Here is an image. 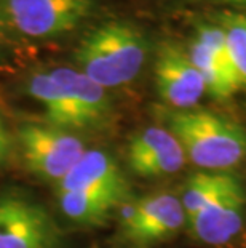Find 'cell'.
<instances>
[{"label":"cell","mask_w":246,"mask_h":248,"mask_svg":"<svg viewBox=\"0 0 246 248\" xmlns=\"http://www.w3.org/2000/svg\"><path fill=\"white\" fill-rule=\"evenodd\" d=\"M147 56V42L136 26L109 21L91 29L78 44V71L104 90L133 82Z\"/></svg>","instance_id":"obj_1"},{"label":"cell","mask_w":246,"mask_h":248,"mask_svg":"<svg viewBox=\"0 0 246 248\" xmlns=\"http://www.w3.org/2000/svg\"><path fill=\"white\" fill-rule=\"evenodd\" d=\"M166 120L187 160L202 170H230L246 159V128L221 114L203 109L171 110Z\"/></svg>","instance_id":"obj_2"},{"label":"cell","mask_w":246,"mask_h":248,"mask_svg":"<svg viewBox=\"0 0 246 248\" xmlns=\"http://www.w3.org/2000/svg\"><path fill=\"white\" fill-rule=\"evenodd\" d=\"M18 142L29 171L56 186L87 151L85 142L74 131L48 124L23 125L18 130Z\"/></svg>","instance_id":"obj_3"},{"label":"cell","mask_w":246,"mask_h":248,"mask_svg":"<svg viewBox=\"0 0 246 248\" xmlns=\"http://www.w3.org/2000/svg\"><path fill=\"white\" fill-rule=\"evenodd\" d=\"M0 248H64V234L37 200L0 192Z\"/></svg>","instance_id":"obj_4"},{"label":"cell","mask_w":246,"mask_h":248,"mask_svg":"<svg viewBox=\"0 0 246 248\" xmlns=\"http://www.w3.org/2000/svg\"><path fill=\"white\" fill-rule=\"evenodd\" d=\"M96 0H7L5 10L21 34L53 39L75 31L91 16Z\"/></svg>","instance_id":"obj_5"},{"label":"cell","mask_w":246,"mask_h":248,"mask_svg":"<svg viewBox=\"0 0 246 248\" xmlns=\"http://www.w3.org/2000/svg\"><path fill=\"white\" fill-rule=\"evenodd\" d=\"M122 232L138 245H150L174 237L187 224L186 212L177 195L157 192L122 205Z\"/></svg>","instance_id":"obj_6"},{"label":"cell","mask_w":246,"mask_h":248,"mask_svg":"<svg viewBox=\"0 0 246 248\" xmlns=\"http://www.w3.org/2000/svg\"><path fill=\"white\" fill-rule=\"evenodd\" d=\"M187 55L200 72L209 96L224 101L242 88L221 24H198Z\"/></svg>","instance_id":"obj_7"},{"label":"cell","mask_w":246,"mask_h":248,"mask_svg":"<svg viewBox=\"0 0 246 248\" xmlns=\"http://www.w3.org/2000/svg\"><path fill=\"white\" fill-rule=\"evenodd\" d=\"M155 87L161 101L174 110L195 109L206 94L205 82L187 50L174 42H163L155 61Z\"/></svg>","instance_id":"obj_8"},{"label":"cell","mask_w":246,"mask_h":248,"mask_svg":"<svg viewBox=\"0 0 246 248\" xmlns=\"http://www.w3.org/2000/svg\"><path fill=\"white\" fill-rule=\"evenodd\" d=\"M245 191L240 179L229 173L219 191L192 219L187 221L190 234L209 245H222L232 240L243 226Z\"/></svg>","instance_id":"obj_9"},{"label":"cell","mask_w":246,"mask_h":248,"mask_svg":"<svg viewBox=\"0 0 246 248\" xmlns=\"http://www.w3.org/2000/svg\"><path fill=\"white\" fill-rule=\"evenodd\" d=\"M127 159L138 176L161 178L182 170L187 157L168 128L147 126L130 140Z\"/></svg>","instance_id":"obj_10"},{"label":"cell","mask_w":246,"mask_h":248,"mask_svg":"<svg viewBox=\"0 0 246 248\" xmlns=\"http://www.w3.org/2000/svg\"><path fill=\"white\" fill-rule=\"evenodd\" d=\"M48 74L64 94L74 130L96 128L106 122L111 103L102 87L72 67H56Z\"/></svg>","instance_id":"obj_11"},{"label":"cell","mask_w":246,"mask_h":248,"mask_svg":"<svg viewBox=\"0 0 246 248\" xmlns=\"http://www.w3.org/2000/svg\"><path fill=\"white\" fill-rule=\"evenodd\" d=\"M58 192H96L130 202V186L122 168L107 152L85 151L75 167L58 184Z\"/></svg>","instance_id":"obj_12"},{"label":"cell","mask_w":246,"mask_h":248,"mask_svg":"<svg viewBox=\"0 0 246 248\" xmlns=\"http://www.w3.org/2000/svg\"><path fill=\"white\" fill-rule=\"evenodd\" d=\"M58 205L67 219L78 226H101L122 205V200L96 192H58Z\"/></svg>","instance_id":"obj_13"},{"label":"cell","mask_w":246,"mask_h":248,"mask_svg":"<svg viewBox=\"0 0 246 248\" xmlns=\"http://www.w3.org/2000/svg\"><path fill=\"white\" fill-rule=\"evenodd\" d=\"M227 175V171H200L187 179L181 197L187 221L192 219L203 208V205L219 191Z\"/></svg>","instance_id":"obj_14"},{"label":"cell","mask_w":246,"mask_h":248,"mask_svg":"<svg viewBox=\"0 0 246 248\" xmlns=\"http://www.w3.org/2000/svg\"><path fill=\"white\" fill-rule=\"evenodd\" d=\"M221 28L227 37V45L232 56L242 87H246V16L243 15H224Z\"/></svg>","instance_id":"obj_15"},{"label":"cell","mask_w":246,"mask_h":248,"mask_svg":"<svg viewBox=\"0 0 246 248\" xmlns=\"http://www.w3.org/2000/svg\"><path fill=\"white\" fill-rule=\"evenodd\" d=\"M12 135L7 128V125L3 124V120L0 119V165H3L8 160L10 152H12Z\"/></svg>","instance_id":"obj_16"},{"label":"cell","mask_w":246,"mask_h":248,"mask_svg":"<svg viewBox=\"0 0 246 248\" xmlns=\"http://www.w3.org/2000/svg\"><path fill=\"white\" fill-rule=\"evenodd\" d=\"M216 2H222L229 5H243V7H246V0H216Z\"/></svg>","instance_id":"obj_17"},{"label":"cell","mask_w":246,"mask_h":248,"mask_svg":"<svg viewBox=\"0 0 246 248\" xmlns=\"http://www.w3.org/2000/svg\"><path fill=\"white\" fill-rule=\"evenodd\" d=\"M0 29H2V15H0Z\"/></svg>","instance_id":"obj_18"}]
</instances>
